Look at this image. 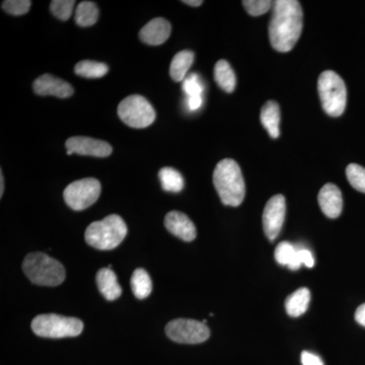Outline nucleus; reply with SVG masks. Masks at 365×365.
<instances>
[{
    "label": "nucleus",
    "instance_id": "obj_1",
    "mask_svg": "<svg viewBox=\"0 0 365 365\" xmlns=\"http://www.w3.org/2000/svg\"><path fill=\"white\" fill-rule=\"evenodd\" d=\"M304 14L297 0L273 2V14L269 26V38L276 51L289 52L297 44L302 31Z\"/></svg>",
    "mask_w": 365,
    "mask_h": 365
},
{
    "label": "nucleus",
    "instance_id": "obj_2",
    "mask_svg": "<svg viewBox=\"0 0 365 365\" xmlns=\"http://www.w3.org/2000/svg\"><path fill=\"white\" fill-rule=\"evenodd\" d=\"M213 184L222 202L227 206L237 207L246 195V185L241 168L230 158L220 160L213 173Z\"/></svg>",
    "mask_w": 365,
    "mask_h": 365
},
{
    "label": "nucleus",
    "instance_id": "obj_3",
    "mask_svg": "<svg viewBox=\"0 0 365 365\" xmlns=\"http://www.w3.org/2000/svg\"><path fill=\"white\" fill-rule=\"evenodd\" d=\"M127 225L117 215H108L100 222H91L86 230L85 239L93 248L110 251L116 249L127 235Z\"/></svg>",
    "mask_w": 365,
    "mask_h": 365
},
{
    "label": "nucleus",
    "instance_id": "obj_4",
    "mask_svg": "<svg viewBox=\"0 0 365 365\" xmlns=\"http://www.w3.org/2000/svg\"><path fill=\"white\" fill-rule=\"evenodd\" d=\"M23 270L34 284L57 287L66 279V269L60 262L44 253H31L23 262Z\"/></svg>",
    "mask_w": 365,
    "mask_h": 365
},
{
    "label": "nucleus",
    "instance_id": "obj_5",
    "mask_svg": "<svg viewBox=\"0 0 365 365\" xmlns=\"http://www.w3.org/2000/svg\"><path fill=\"white\" fill-rule=\"evenodd\" d=\"M318 91L324 111L331 117H339L347 104V90L344 81L332 71H324L319 76Z\"/></svg>",
    "mask_w": 365,
    "mask_h": 365
},
{
    "label": "nucleus",
    "instance_id": "obj_6",
    "mask_svg": "<svg viewBox=\"0 0 365 365\" xmlns=\"http://www.w3.org/2000/svg\"><path fill=\"white\" fill-rule=\"evenodd\" d=\"M31 327L33 332L39 337L53 339L76 337L83 330L81 319L56 314H39L33 319Z\"/></svg>",
    "mask_w": 365,
    "mask_h": 365
},
{
    "label": "nucleus",
    "instance_id": "obj_7",
    "mask_svg": "<svg viewBox=\"0 0 365 365\" xmlns=\"http://www.w3.org/2000/svg\"><path fill=\"white\" fill-rule=\"evenodd\" d=\"M120 119L131 128L143 129L155 122V109L143 96L132 95L124 98L117 109Z\"/></svg>",
    "mask_w": 365,
    "mask_h": 365
},
{
    "label": "nucleus",
    "instance_id": "obj_8",
    "mask_svg": "<svg viewBox=\"0 0 365 365\" xmlns=\"http://www.w3.org/2000/svg\"><path fill=\"white\" fill-rule=\"evenodd\" d=\"M102 187L95 178H86L69 184L63 192L67 205L76 211L85 210L97 202Z\"/></svg>",
    "mask_w": 365,
    "mask_h": 365
},
{
    "label": "nucleus",
    "instance_id": "obj_9",
    "mask_svg": "<svg viewBox=\"0 0 365 365\" xmlns=\"http://www.w3.org/2000/svg\"><path fill=\"white\" fill-rule=\"evenodd\" d=\"M165 334L170 340L181 344H199L210 336L208 327L195 319H177L165 326Z\"/></svg>",
    "mask_w": 365,
    "mask_h": 365
},
{
    "label": "nucleus",
    "instance_id": "obj_10",
    "mask_svg": "<svg viewBox=\"0 0 365 365\" xmlns=\"http://www.w3.org/2000/svg\"><path fill=\"white\" fill-rule=\"evenodd\" d=\"M287 215V201L283 195L273 196L263 211V228L269 241L273 242L279 235Z\"/></svg>",
    "mask_w": 365,
    "mask_h": 365
},
{
    "label": "nucleus",
    "instance_id": "obj_11",
    "mask_svg": "<svg viewBox=\"0 0 365 365\" xmlns=\"http://www.w3.org/2000/svg\"><path fill=\"white\" fill-rule=\"evenodd\" d=\"M67 155H91L96 158H107L112 153V146L106 141L91 137L76 136L67 139Z\"/></svg>",
    "mask_w": 365,
    "mask_h": 365
},
{
    "label": "nucleus",
    "instance_id": "obj_12",
    "mask_svg": "<svg viewBox=\"0 0 365 365\" xmlns=\"http://www.w3.org/2000/svg\"><path fill=\"white\" fill-rule=\"evenodd\" d=\"M34 91L39 96H53L66 98L73 95L74 90L71 83L63 79L55 78L51 74H43L33 83Z\"/></svg>",
    "mask_w": 365,
    "mask_h": 365
},
{
    "label": "nucleus",
    "instance_id": "obj_13",
    "mask_svg": "<svg viewBox=\"0 0 365 365\" xmlns=\"http://www.w3.org/2000/svg\"><path fill=\"white\" fill-rule=\"evenodd\" d=\"M165 227L170 234L176 235L184 242L196 239L197 230L193 222L180 211H170L165 217Z\"/></svg>",
    "mask_w": 365,
    "mask_h": 365
},
{
    "label": "nucleus",
    "instance_id": "obj_14",
    "mask_svg": "<svg viewBox=\"0 0 365 365\" xmlns=\"http://www.w3.org/2000/svg\"><path fill=\"white\" fill-rule=\"evenodd\" d=\"M318 201L324 215L329 218L339 217L343 209V197L336 185L328 182L319 190Z\"/></svg>",
    "mask_w": 365,
    "mask_h": 365
},
{
    "label": "nucleus",
    "instance_id": "obj_15",
    "mask_svg": "<svg viewBox=\"0 0 365 365\" xmlns=\"http://www.w3.org/2000/svg\"><path fill=\"white\" fill-rule=\"evenodd\" d=\"M172 26L169 21L163 18L151 20L141 29L139 38L145 44L151 46L162 45L170 38Z\"/></svg>",
    "mask_w": 365,
    "mask_h": 365
},
{
    "label": "nucleus",
    "instance_id": "obj_16",
    "mask_svg": "<svg viewBox=\"0 0 365 365\" xmlns=\"http://www.w3.org/2000/svg\"><path fill=\"white\" fill-rule=\"evenodd\" d=\"M96 281L101 294L106 299L113 302L121 297L122 288L118 282L114 271L110 268H102L98 271Z\"/></svg>",
    "mask_w": 365,
    "mask_h": 365
},
{
    "label": "nucleus",
    "instance_id": "obj_17",
    "mask_svg": "<svg viewBox=\"0 0 365 365\" xmlns=\"http://www.w3.org/2000/svg\"><path fill=\"white\" fill-rule=\"evenodd\" d=\"M262 125L272 138L280 135V108L275 101H268L261 110Z\"/></svg>",
    "mask_w": 365,
    "mask_h": 365
},
{
    "label": "nucleus",
    "instance_id": "obj_18",
    "mask_svg": "<svg viewBox=\"0 0 365 365\" xmlns=\"http://www.w3.org/2000/svg\"><path fill=\"white\" fill-rule=\"evenodd\" d=\"M311 302V292L306 287L299 288L285 300V309L288 316L297 318L307 311Z\"/></svg>",
    "mask_w": 365,
    "mask_h": 365
},
{
    "label": "nucleus",
    "instance_id": "obj_19",
    "mask_svg": "<svg viewBox=\"0 0 365 365\" xmlns=\"http://www.w3.org/2000/svg\"><path fill=\"white\" fill-rule=\"evenodd\" d=\"M194 61V53L189 50H184L177 53L170 62V74L173 81L180 83L184 81L188 73L190 67L192 66Z\"/></svg>",
    "mask_w": 365,
    "mask_h": 365
},
{
    "label": "nucleus",
    "instance_id": "obj_20",
    "mask_svg": "<svg viewBox=\"0 0 365 365\" xmlns=\"http://www.w3.org/2000/svg\"><path fill=\"white\" fill-rule=\"evenodd\" d=\"M215 79L222 90L230 93L235 91L237 78L232 66L227 60H220L215 66Z\"/></svg>",
    "mask_w": 365,
    "mask_h": 365
},
{
    "label": "nucleus",
    "instance_id": "obj_21",
    "mask_svg": "<svg viewBox=\"0 0 365 365\" xmlns=\"http://www.w3.org/2000/svg\"><path fill=\"white\" fill-rule=\"evenodd\" d=\"M132 292L138 299L150 297L153 292V282L150 276L143 268L136 269L131 277Z\"/></svg>",
    "mask_w": 365,
    "mask_h": 365
},
{
    "label": "nucleus",
    "instance_id": "obj_22",
    "mask_svg": "<svg viewBox=\"0 0 365 365\" xmlns=\"http://www.w3.org/2000/svg\"><path fill=\"white\" fill-rule=\"evenodd\" d=\"M98 19V9L95 2L83 1L76 7V25L86 28L95 25Z\"/></svg>",
    "mask_w": 365,
    "mask_h": 365
},
{
    "label": "nucleus",
    "instance_id": "obj_23",
    "mask_svg": "<svg viewBox=\"0 0 365 365\" xmlns=\"http://www.w3.org/2000/svg\"><path fill=\"white\" fill-rule=\"evenodd\" d=\"M162 188L167 192L179 193L184 189V179L177 170L173 168L165 167L158 172Z\"/></svg>",
    "mask_w": 365,
    "mask_h": 365
},
{
    "label": "nucleus",
    "instance_id": "obj_24",
    "mask_svg": "<svg viewBox=\"0 0 365 365\" xmlns=\"http://www.w3.org/2000/svg\"><path fill=\"white\" fill-rule=\"evenodd\" d=\"M108 71H109V67L107 64L91 61V60H83L78 62L74 67L76 74L86 78H101L105 76Z\"/></svg>",
    "mask_w": 365,
    "mask_h": 365
},
{
    "label": "nucleus",
    "instance_id": "obj_25",
    "mask_svg": "<svg viewBox=\"0 0 365 365\" xmlns=\"http://www.w3.org/2000/svg\"><path fill=\"white\" fill-rule=\"evenodd\" d=\"M297 247L288 242H282L276 247L275 260L282 266H287L290 270H297Z\"/></svg>",
    "mask_w": 365,
    "mask_h": 365
},
{
    "label": "nucleus",
    "instance_id": "obj_26",
    "mask_svg": "<svg viewBox=\"0 0 365 365\" xmlns=\"http://www.w3.org/2000/svg\"><path fill=\"white\" fill-rule=\"evenodd\" d=\"M346 177L357 191L365 193V169L356 163H350L346 169Z\"/></svg>",
    "mask_w": 365,
    "mask_h": 365
},
{
    "label": "nucleus",
    "instance_id": "obj_27",
    "mask_svg": "<svg viewBox=\"0 0 365 365\" xmlns=\"http://www.w3.org/2000/svg\"><path fill=\"white\" fill-rule=\"evenodd\" d=\"M74 4V0H53L50 4V9L53 16L59 20L67 21L71 16Z\"/></svg>",
    "mask_w": 365,
    "mask_h": 365
},
{
    "label": "nucleus",
    "instance_id": "obj_28",
    "mask_svg": "<svg viewBox=\"0 0 365 365\" xmlns=\"http://www.w3.org/2000/svg\"><path fill=\"white\" fill-rule=\"evenodd\" d=\"M30 0H6L2 2V9L11 16H23L30 11Z\"/></svg>",
    "mask_w": 365,
    "mask_h": 365
},
{
    "label": "nucleus",
    "instance_id": "obj_29",
    "mask_svg": "<svg viewBox=\"0 0 365 365\" xmlns=\"http://www.w3.org/2000/svg\"><path fill=\"white\" fill-rule=\"evenodd\" d=\"M242 6L251 16H259L268 13L273 7V2L269 0H244Z\"/></svg>",
    "mask_w": 365,
    "mask_h": 365
},
{
    "label": "nucleus",
    "instance_id": "obj_30",
    "mask_svg": "<svg viewBox=\"0 0 365 365\" xmlns=\"http://www.w3.org/2000/svg\"><path fill=\"white\" fill-rule=\"evenodd\" d=\"M182 90L188 97L202 96L203 86L199 76L196 73H191L189 76H187L184 79V83H182Z\"/></svg>",
    "mask_w": 365,
    "mask_h": 365
},
{
    "label": "nucleus",
    "instance_id": "obj_31",
    "mask_svg": "<svg viewBox=\"0 0 365 365\" xmlns=\"http://www.w3.org/2000/svg\"><path fill=\"white\" fill-rule=\"evenodd\" d=\"M297 270L302 265L306 266L307 268H313L314 266V258L311 251L306 248H297Z\"/></svg>",
    "mask_w": 365,
    "mask_h": 365
},
{
    "label": "nucleus",
    "instance_id": "obj_32",
    "mask_svg": "<svg viewBox=\"0 0 365 365\" xmlns=\"http://www.w3.org/2000/svg\"><path fill=\"white\" fill-rule=\"evenodd\" d=\"M300 359L302 365H324L323 360L319 359L318 355L309 351H302Z\"/></svg>",
    "mask_w": 365,
    "mask_h": 365
},
{
    "label": "nucleus",
    "instance_id": "obj_33",
    "mask_svg": "<svg viewBox=\"0 0 365 365\" xmlns=\"http://www.w3.org/2000/svg\"><path fill=\"white\" fill-rule=\"evenodd\" d=\"M202 96H194V97H188V107L191 111H196L202 106Z\"/></svg>",
    "mask_w": 365,
    "mask_h": 365
},
{
    "label": "nucleus",
    "instance_id": "obj_34",
    "mask_svg": "<svg viewBox=\"0 0 365 365\" xmlns=\"http://www.w3.org/2000/svg\"><path fill=\"white\" fill-rule=\"evenodd\" d=\"M355 319L359 325L365 327V304H362L355 312Z\"/></svg>",
    "mask_w": 365,
    "mask_h": 365
},
{
    "label": "nucleus",
    "instance_id": "obj_35",
    "mask_svg": "<svg viewBox=\"0 0 365 365\" xmlns=\"http://www.w3.org/2000/svg\"><path fill=\"white\" fill-rule=\"evenodd\" d=\"M185 4H188L190 6H200L203 4L202 0H185Z\"/></svg>",
    "mask_w": 365,
    "mask_h": 365
},
{
    "label": "nucleus",
    "instance_id": "obj_36",
    "mask_svg": "<svg viewBox=\"0 0 365 365\" xmlns=\"http://www.w3.org/2000/svg\"><path fill=\"white\" fill-rule=\"evenodd\" d=\"M4 174H2V172H0V197L4 196Z\"/></svg>",
    "mask_w": 365,
    "mask_h": 365
}]
</instances>
